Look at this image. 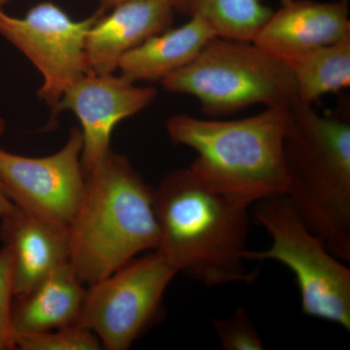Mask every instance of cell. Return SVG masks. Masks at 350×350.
<instances>
[{
    "label": "cell",
    "mask_w": 350,
    "mask_h": 350,
    "mask_svg": "<svg viewBox=\"0 0 350 350\" xmlns=\"http://www.w3.org/2000/svg\"><path fill=\"white\" fill-rule=\"evenodd\" d=\"M160 241L157 252L206 287L251 283L245 259L248 200L211 187L190 167L165 175L154 189Z\"/></svg>",
    "instance_id": "cell-1"
},
{
    "label": "cell",
    "mask_w": 350,
    "mask_h": 350,
    "mask_svg": "<svg viewBox=\"0 0 350 350\" xmlns=\"http://www.w3.org/2000/svg\"><path fill=\"white\" fill-rule=\"evenodd\" d=\"M85 176L82 202L68 228V264L90 286L156 250L160 229L154 189L125 155L111 149Z\"/></svg>",
    "instance_id": "cell-2"
},
{
    "label": "cell",
    "mask_w": 350,
    "mask_h": 350,
    "mask_svg": "<svg viewBox=\"0 0 350 350\" xmlns=\"http://www.w3.org/2000/svg\"><path fill=\"white\" fill-rule=\"evenodd\" d=\"M283 152L287 199L332 254L349 262V124L298 100L289 108Z\"/></svg>",
    "instance_id": "cell-3"
},
{
    "label": "cell",
    "mask_w": 350,
    "mask_h": 350,
    "mask_svg": "<svg viewBox=\"0 0 350 350\" xmlns=\"http://www.w3.org/2000/svg\"><path fill=\"white\" fill-rule=\"evenodd\" d=\"M290 107H267L238 120L177 114L165 122L169 137L197 154L190 169L211 187L254 204L285 195L283 142Z\"/></svg>",
    "instance_id": "cell-4"
},
{
    "label": "cell",
    "mask_w": 350,
    "mask_h": 350,
    "mask_svg": "<svg viewBox=\"0 0 350 350\" xmlns=\"http://www.w3.org/2000/svg\"><path fill=\"white\" fill-rule=\"evenodd\" d=\"M161 84L170 93L194 96L211 116L257 105L290 107L298 101L289 64L253 42L218 36Z\"/></svg>",
    "instance_id": "cell-5"
},
{
    "label": "cell",
    "mask_w": 350,
    "mask_h": 350,
    "mask_svg": "<svg viewBox=\"0 0 350 350\" xmlns=\"http://www.w3.org/2000/svg\"><path fill=\"white\" fill-rule=\"evenodd\" d=\"M258 223L271 239V247L245 252L250 261L282 262L293 273L301 312L350 331V269L297 214L286 196H273L252 206Z\"/></svg>",
    "instance_id": "cell-6"
},
{
    "label": "cell",
    "mask_w": 350,
    "mask_h": 350,
    "mask_svg": "<svg viewBox=\"0 0 350 350\" xmlns=\"http://www.w3.org/2000/svg\"><path fill=\"white\" fill-rule=\"evenodd\" d=\"M177 275L155 250L133 258L87 286L77 324L93 332L103 349L128 350L163 317V296Z\"/></svg>",
    "instance_id": "cell-7"
},
{
    "label": "cell",
    "mask_w": 350,
    "mask_h": 350,
    "mask_svg": "<svg viewBox=\"0 0 350 350\" xmlns=\"http://www.w3.org/2000/svg\"><path fill=\"white\" fill-rule=\"evenodd\" d=\"M103 13L75 21L61 7L46 1L15 18L0 9V36L13 44L38 69L43 78L38 96L51 107L64 92L92 75L88 66L86 38L92 25Z\"/></svg>",
    "instance_id": "cell-8"
},
{
    "label": "cell",
    "mask_w": 350,
    "mask_h": 350,
    "mask_svg": "<svg viewBox=\"0 0 350 350\" xmlns=\"http://www.w3.org/2000/svg\"><path fill=\"white\" fill-rule=\"evenodd\" d=\"M81 130L71 129L66 144L46 157H25L0 148V184L14 206L68 230L84 195Z\"/></svg>",
    "instance_id": "cell-9"
},
{
    "label": "cell",
    "mask_w": 350,
    "mask_h": 350,
    "mask_svg": "<svg viewBox=\"0 0 350 350\" xmlns=\"http://www.w3.org/2000/svg\"><path fill=\"white\" fill-rule=\"evenodd\" d=\"M158 92L135 86L123 76L87 75L64 92L53 109L75 113L81 124L82 167L84 174L94 169L111 150L115 126L151 105Z\"/></svg>",
    "instance_id": "cell-10"
},
{
    "label": "cell",
    "mask_w": 350,
    "mask_h": 350,
    "mask_svg": "<svg viewBox=\"0 0 350 350\" xmlns=\"http://www.w3.org/2000/svg\"><path fill=\"white\" fill-rule=\"evenodd\" d=\"M350 36L349 0H282L252 42L288 64Z\"/></svg>",
    "instance_id": "cell-11"
},
{
    "label": "cell",
    "mask_w": 350,
    "mask_h": 350,
    "mask_svg": "<svg viewBox=\"0 0 350 350\" xmlns=\"http://www.w3.org/2000/svg\"><path fill=\"white\" fill-rule=\"evenodd\" d=\"M172 0H126L113 7L90 29L86 38L88 66L92 75H113L122 57L147 39L170 29Z\"/></svg>",
    "instance_id": "cell-12"
},
{
    "label": "cell",
    "mask_w": 350,
    "mask_h": 350,
    "mask_svg": "<svg viewBox=\"0 0 350 350\" xmlns=\"http://www.w3.org/2000/svg\"><path fill=\"white\" fill-rule=\"evenodd\" d=\"M0 239L13 254L14 297L22 296L68 262V230L24 213L0 218Z\"/></svg>",
    "instance_id": "cell-13"
},
{
    "label": "cell",
    "mask_w": 350,
    "mask_h": 350,
    "mask_svg": "<svg viewBox=\"0 0 350 350\" xmlns=\"http://www.w3.org/2000/svg\"><path fill=\"white\" fill-rule=\"evenodd\" d=\"M86 289L68 262L62 265L27 293L14 297V334L38 333L77 324Z\"/></svg>",
    "instance_id": "cell-14"
},
{
    "label": "cell",
    "mask_w": 350,
    "mask_h": 350,
    "mask_svg": "<svg viewBox=\"0 0 350 350\" xmlns=\"http://www.w3.org/2000/svg\"><path fill=\"white\" fill-rule=\"evenodd\" d=\"M216 36L206 21L190 18L181 27L156 34L130 51L122 57L118 70L131 82H161L190 64Z\"/></svg>",
    "instance_id": "cell-15"
},
{
    "label": "cell",
    "mask_w": 350,
    "mask_h": 350,
    "mask_svg": "<svg viewBox=\"0 0 350 350\" xmlns=\"http://www.w3.org/2000/svg\"><path fill=\"white\" fill-rule=\"evenodd\" d=\"M298 100L313 105L327 94L350 86V36L289 64Z\"/></svg>",
    "instance_id": "cell-16"
},
{
    "label": "cell",
    "mask_w": 350,
    "mask_h": 350,
    "mask_svg": "<svg viewBox=\"0 0 350 350\" xmlns=\"http://www.w3.org/2000/svg\"><path fill=\"white\" fill-rule=\"evenodd\" d=\"M175 12L211 25L218 38L253 39L273 11L262 0H172Z\"/></svg>",
    "instance_id": "cell-17"
},
{
    "label": "cell",
    "mask_w": 350,
    "mask_h": 350,
    "mask_svg": "<svg viewBox=\"0 0 350 350\" xmlns=\"http://www.w3.org/2000/svg\"><path fill=\"white\" fill-rule=\"evenodd\" d=\"M14 344L20 350L103 349L93 332L79 324L38 333L14 334Z\"/></svg>",
    "instance_id": "cell-18"
},
{
    "label": "cell",
    "mask_w": 350,
    "mask_h": 350,
    "mask_svg": "<svg viewBox=\"0 0 350 350\" xmlns=\"http://www.w3.org/2000/svg\"><path fill=\"white\" fill-rule=\"evenodd\" d=\"M213 326L223 349H265L259 332L243 308H237L227 319H213Z\"/></svg>",
    "instance_id": "cell-19"
},
{
    "label": "cell",
    "mask_w": 350,
    "mask_h": 350,
    "mask_svg": "<svg viewBox=\"0 0 350 350\" xmlns=\"http://www.w3.org/2000/svg\"><path fill=\"white\" fill-rule=\"evenodd\" d=\"M14 300L13 254L10 248H0V350H14L11 312Z\"/></svg>",
    "instance_id": "cell-20"
},
{
    "label": "cell",
    "mask_w": 350,
    "mask_h": 350,
    "mask_svg": "<svg viewBox=\"0 0 350 350\" xmlns=\"http://www.w3.org/2000/svg\"><path fill=\"white\" fill-rule=\"evenodd\" d=\"M14 209H15V206L7 197L1 184H0V218L9 215V214L13 213Z\"/></svg>",
    "instance_id": "cell-21"
},
{
    "label": "cell",
    "mask_w": 350,
    "mask_h": 350,
    "mask_svg": "<svg viewBox=\"0 0 350 350\" xmlns=\"http://www.w3.org/2000/svg\"><path fill=\"white\" fill-rule=\"evenodd\" d=\"M100 12L105 14L107 12L108 9H112L113 7L118 5L122 2L126 1V0H100Z\"/></svg>",
    "instance_id": "cell-22"
},
{
    "label": "cell",
    "mask_w": 350,
    "mask_h": 350,
    "mask_svg": "<svg viewBox=\"0 0 350 350\" xmlns=\"http://www.w3.org/2000/svg\"><path fill=\"white\" fill-rule=\"evenodd\" d=\"M6 130L5 121L3 119L0 118V135H3L4 131Z\"/></svg>",
    "instance_id": "cell-23"
},
{
    "label": "cell",
    "mask_w": 350,
    "mask_h": 350,
    "mask_svg": "<svg viewBox=\"0 0 350 350\" xmlns=\"http://www.w3.org/2000/svg\"><path fill=\"white\" fill-rule=\"evenodd\" d=\"M9 0H0V7L3 6L4 4H6Z\"/></svg>",
    "instance_id": "cell-24"
}]
</instances>
